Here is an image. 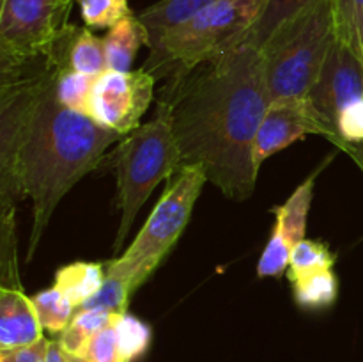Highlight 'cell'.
Listing matches in <instances>:
<instances>
[{
    "instance_id": "obj_1",
    "label": "cell",
    "mask_w": 363,
    "mask_h": 362,
    "mask_svg": "<svg viewBox=\"0 0 363 362\" xmlns=\"http://www.w3.org/2000/svg\"><path fill=\"white\" fill-rule=\"evenodd\" d=\"M66 60L57 52L0 70V215L32 201L27 261H32L64 195L99 165L123 135L57 99L55 78Z\"/></svg>"
},
{
    "instance_id": "obj_2",
    "label": "cell",
    "mask_w": 363,
    "mask_h": 362,
    "mask_svg": "<svg viewBox=\"0 0 363 362\" xmlns=\"http://www.w3.org/2000/svg\"><path fill=\"white\" fill-rule=\"evenodd\" d=\"M156 105L172 126L181 167H199L225 197L245 201L257 185L254 148L272 105L261 50L241 39L167 80Z\"/></svg>"
},
{
    "instance_id": "obj_3",
    "label": "cell",
    "mask_w": 363,
    "mask_h": 362,
    "mask_svg": "<svg viewBox=\"0 0 363 362\" xmlns=\"http://www.w3.org/2000/svg\"><path fill=\"white\" fill-rule=\"evenodd\" d=\"M335 39L333 0H315L286 21L261 48L272 103L307 98Z\"/></svg>"
},
{
    "instance_id": "obj_4",
    "label": "cell",
    "mask_w": 363,
    "mask_h": 362,
    "mask_svg": "<svg viewBox=\"0 0 363 362\" xmlns=\"http://www.w3.org/2000/svg\"><path fill=\"white\" fill-rule=\"evenodd\" d=\"M268 0H218L149 48L142 67L160 80L184 77L245 38Z\"/></svg>"
},
{
    "instance_id": "obj_5",
    "label": "cell",
    "mask_w": 363,
    "mask_h": 362,
    "mask_svg": "<svg viewBox=\"0 0 363 362\" xmlns=\"http://www.w3.org/2000/svg\"><path fill=\"white\" fill-rule=\"evenodd\" d=\"M117 180L116 206L121 212L113 252H121L138 212L162 181L181 169V153L167 112L156 105L149 123L124 135L112 156Z\"/></svg>"
},
{
    "instance_id": "obj_6",
    "label": "cell",
    "mask_w": 363,
    "mask_h": 362,
    "mask_svg": "<svg viewBox=\"0 0 363 362\" xmlns=\"http://www.w3.org/2000/svg\"><path fill=\"white\" fill-rule=\"evenodd\" d=\"M206 181L199 167H181L130 247L119 258L106 261V275L128 280L137 291L179 240Z\"/></svg>"
},
{
    "instance_id": "obj_7",
    "label": "cell",
    "mask_w": 363,
    "mask_h": 362,
    "mask_svg": "<svg viewBox=\"0 0 363 362\" xmlns=\"http://www.w3.org/2000/svg\"><path fill=\"white\" fill-rule=\"evenodd\" d=\"M69 13L60 0H0V70L48 55Z\"/></svg>"
},
{
    "instance_id": "obj_8",
    "label": "cell",
    "mask_w": 363,
    "mask_h": 362,
    "mask_svg": "<svg viewBox=\"0 0 363 362\" xmlns=\"http://www.w3.org/2000/svg\"><path fill=\"white\" fill-rule=\"evenodd\" d=\"M155 85L156 78L144 67L128 73L106 70L96 78L87 116L124 137L140 126L155 99Z\"/></svg>"
},
{
    "instance_id": "obj_9",
    "label": "cell",
    "mask_w": 363,
    "mask_h": 362,
    "mask_svg": "<svg viewBox=\"0 0 363 362\" xmlns=\"http://www.w3.org/2000/svg\"><path fill=\"white\" fill-rule=\"evenodd\" d=\"M360 98H363V60L350 46L335 39L318 82L307 94L312 110L326 128L330 142L337 137L339 114Z\"/></svg>"
},
{
    "instance_id": "obj_10",
    "label": "cell",
    "mask_w": 363,
    "mask_h": 362,
    "mask_svg": "<svg viewBox=\"0 0 363 362\" xmlns=\"http://www.w3.org/2000/svg\"><path fill=\"white\" fill-rule=\"evenodd\" d=\"M315 174L303 181L282 206L273 209L275 226L257 263L259 277H280L287 272L293 248L305 240L308 209L314 197Z\"/></svg>"
},
{
    "instance_id": "obj_11",
    "label": "cell",
    "mask_w": 363,
    "mask_h": 362,
    "mask_svg": "<svg viewBox=\"0 0 363 362\" xmlns=\"http://www.w3.org/2000/svg\"><path fill=\"white\" fill-rule=\"evenodd\" d=\"M311 133L326 137V128L307 98L273 102L266 110L255 137V163L261 169L266 158Z\"/></svg>"
},
{
    "instance_id": "obj_12",
    "label": "cell",
    "mask_w": 363,
    "mask_h": 362,
    "mask_svg": "<svg viewBox=\"0 0 363 362\" xmlns=\"http://www.w3.org/2000/svg\"><path fill=\"white\" fill-rule=\"evenodd\" d=\"M43 336L32 298L21 287H0V350L28 346Z\"/></svg>"
},
{
    "instance_id": "obj_13",
    "label": "cell",
    "mask_w": 363,
    "mask_h": 362,
    "mask_svg": "<svg viewBox=\"0 0 363 362\" xmlns=\"http://www.w3.org/2000/svg\"><path fill=\"white\" fill-rule=\"evenodd\" d=\"M218 0H160L137 14L147 32V48L162 41L169 32L188 23L201 11Z\"/></svg>"
},
{
    "instance_id": "obj_14",
    "label": "cell",
    "mask_w": 363,
    "mask_h": 362,
    "mask_svg": "<svg viewBox=\"0 0 363 362\" xmlns=\"http://www.w3.org/2000/svg\"><path fill=\"white\" fill-rule=\"evenodd\" d=\"M106 53V66L112 71L128 73L142 45L147 46V32L140 23L137 14L124 18L119 23L108 28L103 38Z\"/></svg>"
},
{
    "instance_id": "obj_15",
    "label": "cell",
    "mask_w": 363,
    "mask_h": 362,
    "mask_svg": "<svg viewBox=\"0 0 363 362\" xmlns=\"http://www.w3.org/2000/svg\"><path fill=\"white\" fill-rule=\"evenodd\" d=\"M106 279V263L74 261L57 270L53 286L62 291L74 307L89 300Z\"/></svg>"
},
{
    "instance_id": "obj_16",
    "label": "cell",
    "mask_w": 363,
    "mask_h": 362,
    "mask_svg": "<svg viewBox=\"0 0 363 362\" xmlns=\"http://www.w3.org/2000/svg\"><path fill=\"white\" fill-rule=\"evenodd\" d=\"M67 66L78 73L99 77L108 70L103 38L92 34L91 28L67 27Z\"/></svg>"
},
{
    "instance_id": "obj_17",
    "label": "cell",
    "mask_w": 363,
    "mask_h": 362,
    "mask_svg": "<svg viewBox=\"0 0 363 362\" xmlns=\"http://www.w3.org/2000/svg\"><path fill=\"white\" fill-rule=\"evenodd\" d=\"M289 280L293 286L294 302L307 311L332 307L339 297V280L333 273V268L303 273Z\"/></svg>"
},
{
    "instance_id": "obj_18",
    "label": "cell",
    "mask_w": 363,
    "mask_h": 362,
    "mask_svg": "<svg viewBox=\"0 0 363 362\" xmlns=\"http://www.w3.org/2000/svg\"><path fill=\"white\" fill-rule=\"evenodd\" d=\"M119 314H112V312L106 311H98V309H77L73 319L69 322V325L59 334L57 341L60 343V346L64 348V351L73 355H80L84 351V348L87 346L89 341L103 330L105 327H108L110 323L116 322V318Z\"/></svg>"
},
{
    "instance_id": "obj_19",
    "label": "cell",
    "mask_w": 363,
    "mask_h": 362,
    "mask_svg": "<svg viewBox=\"0 0 363 362\" xmlns=\"http://www.w3.org/2000/svg\"><path fill=\"white\" fill-rule=\"evenodd\" d=\"M312 2H315V0H268L259 20L245 34L243 39L254 45L257 50H261L286 21L296 16L300 11L311 6Z\"/></svg>"
},
{
    "instance_id": "obj_20",
    "label": "cell",
    "mask_w": 363,
    "mask_h": 362,
    "mask_svg": "<svg viewBox=\"0 0 363 362\" xmlns=\"http://www.w3.org/2000/svg\"><path fill=\"white\" fill-rule=\"evenodd\" d=\"M32 304H34L35 312H38L43 330H48L52 334L62 332L73 319L74 312H77V307L55 286L39 291L32 298Z\"/></svg>"
},
{
    "instance_id": "obj_21",
    "label": "cell",
    "mask_w": 363,
    "mask_h": 362,
    "mask_svg": "<svg viewBox=\"0 0 363 362\" xmlns=\"http://www.w3.org/2000/svg\"><path fill=\"white\" fill-rule=\"evenodd\" d=\"M337 39L363 60V0H333Z\"/></svg>"
},
{
    "instance_id": "obj_22",
    "label": "cell",
    "mask_w": 363,
    "mask_h": 362,
    "mask_svg": "<svg viewBox=\"0 0 363 362\" xmlns=\"http://www.w3.org/2000/svg\"><path fill=\"white\" fill-rule=\"evenodd\" d=\"M96 78L98 77L78 73L71 67H62L55 78L57 99L67 109L87 114L89 99H91Z\"/></svg>"
},
{
    "instance_id": "obj_23",
    "label": "cell",
    "mask_w": 363,
    "mask_h": 362,
    "mask_svg": "<svg viewBox=\"0 0 363 362\" xmlns=\"http://www.w3.org/2000/svg\"><path fill=\"white\" fill-rule=\"evenodd\" d=\"M116 330L124 362H135L147 351L152 339L151 327L147 323L130 312H124L116 318Z\"/></svg>"
},
{
    "instance_id": "obj_24",
    "label": "cell",
    "mask_w": 363,
    "mask_h": 362,
    "mask_svg": "<svg viewBox=\"0 0 363 362\" xmlns=\"http://www.w3.org/2000/svg\"><path fill=\"white\" fill-rule=\"evenodd\" d=\"M333 265H335V254L330 251L328 245L305 238L291 252L287 277L293 279V277L303 275V273L333 268Z\"/></svg>"
},
{
    "instance_id": "obj_25",
    "label": "cell",
    "mask_w": 363,
    "mask_h": 362,
    "mask_svg": "<svg viewBox=\"0 0 363 362\" xmlns=\"http://www.w3.org/2000/svg\"><path fill=\"white\" fill-rule=\"evenodd\" d=\"M78 6L87 28H112L133 14L128 0H78Z\"/></svg>"
},
{
    "instance_id": "obj_26",
    "label": "cell",
    "mask_w": 363,
    "mask_h": 362,
    "mask_svg": "<svg viewBox=\"0 0 363 362\" xmlns=\"http://www.w3.org/2000/svg\"><path fill=\"white\" fill-rule=\"evenodd\" d=\"M133 293L135 290L128 280L106 275L105 283L96 291V295H92L78 309H98V311H106L112 314H124L128 312V305H130V298Z\"/></svg>"
},
{
    "instance_id": "obj_27",
    "label": "cell",
    "mask_w": 363,
    "mask_h": 362,
    "mask_svg": "<svg viewBox=\"0 0 363 362\" xmlns=\"http://www.w3.org/2000/svg\"><path fill=\"white\" fill-rule=\"evenodd\" d=\"M80 357L87 358L91 362H124L121 353L119 339H117L116 322L110 323L103 330H99L94 337L87 343Z\"/></svg>"
},
{
    "instance_id": "obj_28",
    "label": "cell",
    "mask_w": 363,
    "mask_h": 362,
    "mask_svg": "<svg viewBox=\"0 0 363 362\" xmlns=\"http://www.w3.org/2000/svg\"><path fill=\"white\" fill-rule=\"evenodd\" d=\"M363 142V98L350 103L337 119V137L333 144H358Z\"/></svg>"
},
{
    "instance_id": "obj_29",
    "label": "cell",
    "mask_w": 363,
    "mask_h": 362,
    "mask_svg": "<svg viewBox=\"0 0 363 362\" xmlns=\"http://www.w3.org/2000/svg\"><path fill=\"white\" fill-rule=\"evenodd\" d=\"M50 339L41 337L38 343L14 350H0V362H48Z\"/></svg>"
},
{
    "instance_id": "obj_30",
    "label": "cell",
    "mask_w": 363,
    "mask_h": 362,
    "mask_svg": "<svg viewBox=\"0 0 363 362\" xmlns=\"http://www.w3.org/2000/svg\"><path fill=\"white\" fill-rule=\"evenodd\" d=\"M48 362H69V355H67V351H64V348L60 346L57 339H50Z\"/></svg>"
},
{
    "instance_id": "obj_31",
    "label": "cell",
    "mask_w": 363,
    "mask_h": 362,
    "mask_svg": "<svg viewBox=\"0 0 363 362\" xmlns=\"http://www.w3.org/2000/svg\"><path fill=\"white\" fill-rule=\"evenodd\" d=\"M339 149L347 153V155L357 162V165L360 167L363 172V142H358V144H342Z\"/></svg>"
},
{
    "instance_id": "obj_32",
    "label": "cell",
    "mask_w": 363,
    "mask_h": 362,
    "mask_svg": "<svg viewBox=\"0 0 363 362\" xmlns=\"http://www.w3.org/2000/svg\"><path fill=\"white\" fill-rule=\"evenodd\" d=\"M67 355H69V362H91L87 361V358L80 357V355H73V353H67Z\"/></svg>"
},
{
    "instance_id": "obj_33",
    "label": "cell",
    "mask_w": 363,
    "mask_h": 362,
    "mask_svg": "<svg viewBox=\"0 0 363 362\" xmlns=\"http://www.w3.org/2000/svg\"><path fill=\"white\" fill-rule=\"evenodd\" d=\"M60 2L66 4V6H69V7H73V2H74V0H60Z\"/></svg>"
}]
</instances>
